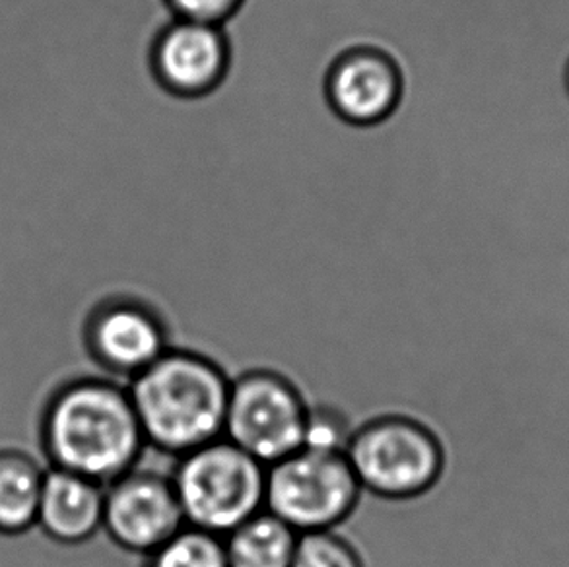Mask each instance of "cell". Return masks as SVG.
Here are the masks:
<instances>
[{"label":"cell","mask_w":569,"mask_h":567,"mask_svg":"<svg viewBox=\"0 0 569 567\" xmlns=\"http://www.w3.org/2000/svg\"><path fill=\"white\" fill-rule=\"evenodd\" d=\"M84 342L98 366L131 381L170 350V321L147 299L113 296L84 317Z\"/></svg>","instance_id":"cell-7"},{"label":"cell","mask_w":569,"mask_h":567,"mask_svg":"<svg viewBox=\"0 0 569 567\" xmlns=\"http://www.w3.org/2000/svg\"><path fill=\"white\" fill-rule=\"evenodd\" d=\"M46 470L30 455L0 451V535L16 537L38 523Z\"/></svg>","instance_id":"cell-13"},{"label":"cell","mask_w":569,"mask_h":567,"mask_svg":"<svg viewBox=\"0 0 569 567\" xmlns=\"http://www.w3.org/2000/svg\"><path fill=\"white\" fill-rule=\"evenodd\" d=\"M179 20L222 26L236 10L241 0H168Z\"/></svg>","instance_id":"cell-17"},{"label":"cell","mask_w":569,"mask_h":567,"mask_svg":"<svg viewBox=\"0 0 569 567\" xmlns=\"http://www.w3.org/2000/svg\"><path fill=\"white\" fill-rule=\"evenodd\" d=\"M144 567H230L223 537L186 525L144 556Z\"/></svg>","instance_id":"cell-14"},{"label":"cell","mask_w":569,"mask_h":567,"mask_svg":"<svg viewBox=\"0 0 569 567\" xmlns=\"http://www.w3.org/2000/svg\"><path fill=\"white\" fill-rule=\"evenodd\" d=\"M290 567H366L352 543L337 530L303 533Z\"/></svg>","instance_id":"cell-15"},{"label":"cell","mask_w":569,"mask_h":567,"mask_svg":"<svg viewBox=\"0 0 569 567\" xmlns=\"http://www.w3.org/2000/svg\"><path fill=\"white\" fill-rule=\"evenodd\" d=\"M327 93L342 119L356 125L378 123L399 103V70L378 51H352L332 67Z\"/></svg>","instance_id":"cell-10"},{"label":"cell","mask_w":569,"mask_h":567,"mask_svg":"<svg viewBox=\"0 0 569 567\" xmlns=\"http://www.w3.org/2000/svg\"><path fill=\"white\" fill-rule=\"evenodd\" d=\"M300 535L262 509L223 537L230 567H290Z\"/></svg>","instance_id":"cell-12"},{"label":"cell","mask_w":569,"mask_h":567,"mask_svg":"<svg viewBox=\"0 0 569 567\" xmlns=\"http://www.w3.org/2000/svg\"><path fill=\"white\" fill-rule=\"evenodd\" d=\"M308 416L293 381L274 369H251L231 379L223 437L269 467L300 451Z\"/></svg>","instance_id":"cell-6"},{"label":"cell","mask_w":569,"mask_h":567,"mask_svg":"<svg viewBox=\"0 0 569 567\" xmlns=\"http://www.w3.org/2000/svg\"><path fill=\"white\" fill-rule=\"evenodd\" d=\"M362 491L391 501L420 498L446 470V447L426 424L378 416L352 431L345 449Z\"/></svg>","instance_id":"cell-4"},{"label":"cell","mask_w":569,"mask_h":567,"mask_svg":"<svg viewBox=\"0 0 569 567\" xmlns=\"http://www.w3.org/2000/svg\"><path fill=\"white\" fill-rule=\"evenodd\" d=\"M226 64L228 46L220 26L178 20L156 43V74L181 96L210 92L222 80Z\"/></svg>","instance_id":"cell-9"},{"label":"cell","mask_w":569,"mask_h":567,"mask_svg":"<svg viewBox=\"0 0 569 567\" xmlns=\"http://www.w3.org/2000/svg\"><path fill=\"white\" fill-rule=\"evenodd\" d=\"M171 483L186 525L218 537L264 509L267 467L220 437L178 457Z\"/></svg>","instance_id":"cell-3"},{"label":"cell","mask_w":569,"mask_h":567,"mask_svg":"<svg viewBox=\"0 0 569 567\" xmlns=\"http://www.w3.org/2000/svg\"><path fill=\"white\" fill-rule=\"evenodd\" d=\"M563 88H566V93H568L569 98V57L566 64H563Z\"/></svg>","instance_id":"cell-18"},{"label":"cell","mask_w":569,"mask_h":567,"mask_svg":"<svg viewBox=\"0 0 569 567\" xmlns=\"http://www.w3.org/2000/svg\"><path fill=\"white\" fill-rule=\"evenodd\" d=\"M230 385L212 358L170 348L127 389L148 447L181 457L223 437Z\"/></svg>","instance_id":"cell-2"},{"label":"cell","mask_w":569,"mask_h":567,"mask_svg":"<svg viewBox=\"0 0 569 567\" xmlns=\"http://www.w3.org/2000/svg\"><path fill=\"white\" fill-rule=\"evenodd\" d=\"M355 429L347 416L332 407H309L303 447L316 451L345 452Z\"/></svg>","instance_id":"cell-16"},{"label":"cell","mask_w":569,"mask_h":567,"mask_svg":"<svg viewBox=\"0 0 569 567\" xmlns=\"http://www.w3.org/2000/svg\"><path fill=\"white\" fill-rule=\"evenodd\" d=\"M41 445L53 467L103 486L139 467L148 447L129 389L103 377H80L51 395Z\"/></svg>","instance_id":"cell-1"},{"label":"cell","mask_w":569,"mask_h":567,"mask_svg":"<svg viewBox=\"0 0 569 567\" xmlns=\"http://www.w3.org/2000/svg\"><path fill=\"white\" fill-rule=\"evenodd\" d=\"M362 496L345 452L301 447L267 467L264 509L298 535L335 530Z\"/></svg>","instance_id":"cell-5"},{"label":"cell","mask_w":569,"mask_h":567,"mask_svg":"<svg viewBox=\"0 0 569 567\" xmlns=\"http://www.w3.org/2000/svg\"><path fill=\"white\" fill-rule=\"evenodd\" d=\"M183 527L171 476L137 467L106 486L101 529L127 553L147 556Z\"/></svg>","instance_id":"cell-8"},{"label":"cell","mask_w":569,"mask_h":567,"mask_svg":"<svg viewBox=\"0 0 569 567\" xmlns=\"http://www.w3.org/2000/svg\"><path fill=\"white\" fill-rule=\"evenodd\" d=\"M106 486L62 468L46 470L38 525L61 545H82L103 527Z\"/></svg>","instance_id":"cell-11"}]
</instances>
